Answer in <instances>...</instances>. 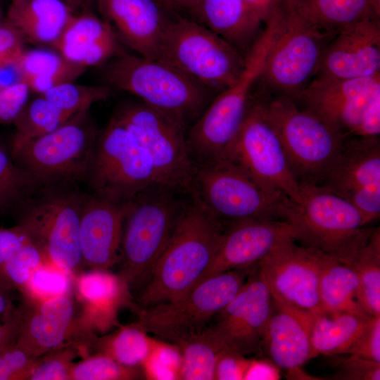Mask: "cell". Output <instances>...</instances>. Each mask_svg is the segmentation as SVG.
<instances>
[{
	"instance_id": "6da1fadb",
	"label": "cell",
	"mask_w": 380,
	"mask_h": 380,
	"mask_svg": "<svg viewBox=\"0 0 380 380\" xmlns=\"http://www.w3.org/2000/svg\"><path fill=\"white\" fill-rule=\"evenodd\" d=\"M227 222L213 217L191 199L139 293V308L175 301L193 289L213 262Z\"/></svg>"
},
{
	"instance_id": "7a4b0ae2",
	"label": "cell",
	"mask_w": 380,
	"mask_h": 380,
	"mask_svg": "<svg viewBox=\"0 0 380 380\" xmlns=\"http://www.w3.org/2000/svg\"><path fill=\"white\" fill-rule=\"evenodd\" d=\"M103 77L109 87L137 96L188 130L215 95L177 67L160 59L122 52L110 59Z\"/></svg>"
},
{
	"instance_id": "3957f363",
	"label": "cell",
	"mask_w": 380,
	"mask_h": 380,
	"mask_svg": "<svg viewBox=\"0 0 380 380\" xmlns=\"http://www.w3.org/2000/svg\"><path fill=\"white\" fill-rule=\"evenodd\" d=\"M187 194L207 213L222 221H286L291 201L284 194L265 188L224 157L194 162Z\"/></svg>"
},
{
	"instance_id": "277c9868",
	"label": "cell",
	"mask_w": 380,
	"mask_h": 380,
	"mask_svg": "<svg viewBox=\"0 0 380 380\" xmlns=\"http://www.w3.org/2000/svg\"><path fill=\"white\" fill-rule=\"evenodd\" d=\"M301 202L291 200L286 220L300 245L351 264L374 229L343 198L319 185L300 186Z\"/></svg>"
},
{
	"instance_id": "5b68a950",
	"label": "cell",
	"mask_w": 380,
	"mask_h": 380,
	"mask_svg": "<svg viewBox=\"0 0 380 380\" xmlns=\"http://www.w3.org/2000/svg\"><path fill=\"white\" fill-rule=\"evenodd\" d=\"M159 184L127 203L119 277L130 292L142 290L165 250L186 203Z\"/></svg>"
},
{
	"instance_id": "8992f818",
	"label": "cell",
	"mask_w": 380,
	"mask_h": 380,
	"mask_svg": "<svg viewBox=\"0 0 380 380\" xmlns=\"http://www.w3.org/2000/svg\"><path fill=\"white\" fill-rule=\"evenodd\" d=\"M73 183L39 187L14 213L46 263L72 275L83 266L79 232L84 196Z\"/></svg>"
},
{
	"instance_id": "52a82bcc",
	"label": "cell",
	"mask_w": 380,
	"mask_h": 380,
	"mask_svg": "<svg viewBox=\"0 0 380 380\" xmlns=\"http://www.w3.org/2000/svg\"><path fill=\"white\" fill-rule=\"evenodd\" d=\"M264 113L298 183L320 185L347 137L293 100L262 92Z\"/></svg>"
},
{
	"instance_id": "ba28073f",
	"label": "cell",
	"mask_w": 380,
	"mask_h": 380,
	"mask_svg": "<svg viewBox=\"0 0 380 380\" xmlns=\"http://www.w3.org/2000/svg\"><path fill=\"white\" fill-rule=\"evenodd\" d=\"M281 13L267 23L245 57L238 80L217 94L198 119L189 127L186 142L194 161L220 157L233 140L247 110L253 85L262 72L276 36Z\"/></svg>"
},
{
	"instance_id": "9c48e42d",
	"label": "cell",
	"mask_w": 380,
	"mask_h": 380,
	"mask_svg": "<svg viewBox=\"0 0 380 380\" xmlns=\"http://www.w3.org/2000/svg\"><path fill=\"white\" fill-rule=\"evenodd\" d=\"M88 111L42 136L13 138L12 157L36 189L84 179L99 134Z\"/></svg>"
},
{
	"instance_id": "30bf717a",
	"label": "cell",
	"mask_w": 380,
	"mask_h": 380,
	"mask_svg": "<svg viewBox=\"0 0 380 380\" xmlns=\"http://www.w3.org/2000/svg\"><path fill=\"white\" fill-rule=\"evenodd\" d=\"M158 59L177 67L215 96L238 80L245 65V57L224 39L185 18L168 19Z\"/></svg>"
},
{
	"instance_id": "8fae6325",
	"label": "cell",
	"mask_w": 380,
	"mask_h": 380,
	"mask_svg": "<svg viewBox=\"0 0 380 380\" xmlns=\"http://www.w3.org/2000/svg\"><path fill=\"white\" fill-rule=\"evenodd\" d=\"M257 264L208 278L175 301L137 308V323L146 333L172 344L199 334L236 295Z\"/></svg>"
},
{
	"instance_id": "7c38bea8",
	"label": "cell",
	"mask_w": 380,
	"mask_h": 380,
	"mask_svg": "<svg viewBox=\"0 0 380 380\" xmlns=\"http://www.w3.org/2000/svg\"><path fill=\"white\" fill-rule=\"evenodd\" d=\"M334 36L298 12L285 8L258 80L265 93L296 101L315 77L324 49Z\"/></svg>"
},
{
	"instance_id": "4fadbf2b",
	"label": "cell",
	"mask_w": 380,
	"mask_h": 380,
	"mask_svg": "<svg viewBox=\"0 0 380 380\" xmlns=\"http://www.w3.org/2000/svg\"><path fill=\"white\" fill-rule=\"evenodd\" d=\"M84 179L94 194L119 203L158 184L149 154L113 115L98 134Z\"/></svg>"
},
{
	"instance_id": "5bb4252c",
	"label": "cell",
	"mask_w": 380,
	"mask_h": 380,
	"mask_svg": "<svg viewBox=\"0 0 380 380\" xmlns=\"http://www.w3.org/2000/svg\"><path fill=\"white\" fill-rule=\"evenodd\" d=\"M113 116L149 154L158 184L187 194L194 165L187 146V129L143 102L123 105Z\"/></svg>"
},
{
	"instance_id": "9a60e30c",
	"label": "cell",
	"mask_w": 380,
	"mask_h": 380,
	"mask_svg": "<svg viewBox=\"0 0 380 380\" xmlns=\"http://www.w3.org/2000/svg\"><path fill=\"white\" fill-rule=\"evenodd\" d=\"M220 157L239 165L265 188L281 192L300 203V186L289 169L281 144L264 113L259 96H251L236 135Z\"/></svg>"
},
{
	"instance_id": "2e32d148",
	"label": "cell",
	"mask_w": 380,
	"mask_h": 380,
	"mask_svg": "<svg viewBox=\"0 0 380 380\" xmlns=\"http://www.w3.org/2000/svg\"><path fill=\"white\" fill-rule=\"evenodd\" d=\"M258 265L275 307L295 314L308 324L314 315L322 313L317 251L290 239Z\"/></svg>"
},
{
	"instance_id": "e0dca14e",
	"label": "cell",
	"mask_w": 380,
	"mask_h": 380,
	"mask_svg": "<svg viewBox=\"0 0 380 380\" xmlns=\"http://www.w3.org/2000/svg\"><path fill=\"white\" fill-rule=\"evenodd\" d=\"M274 308L257 264L236 295L215 315L207 329L225 348L247 357L262 349Z\"/></svg>"
},
{
	"instance_id": "ac0fdd59",
	"label": "cell",
	"mask_w": 380,
	"mask_h": 380,
	"mask_svg": "<svg viewBox=\"0 0 380 380\" xmlns=\"http://www.w3.org/2000/svg\"><path fill=\"white\" fill-rule=\"evenodd\" d=\"M379 95L380 73L353 79L315 76L295 102L348 137Z\"/></svg>"
},
{
	"instance_id": "d6986e66",
	"label": "cell",
	"mask_w": 380,
	"mask_h": 380,
	"mask_svg": "<svg viewBox=\"0 0 380 380\" xmlns=\"http://www.w3.org/2000/svg\"><path fill=\"white\" fill-rule=\"evenodd\" d=\"M290 239H294V230L287 221H227L216 255L196 286L222 272L255 265Z\"/></svg>"
},
{
	"instance_id": "ffe728a7",
	"label": "cell",
	"mask_w": 380,
	"mask_h": 380,
	"mask_svg": "<svg viewBox=\"0 0 380 380\" xmlns=\"http://www.w3.org/2000/svg\"><path fill=\"white\" fill-rule=\"evenodd\" d=\"M380 73V18L339 31L327 44L315 76L353 79Z\"/></svg>"
},
{
	"instance_id": "44dd1931",
	"label": "cell",
	"mask_w": 380,
	"mask_h": 380,
	"mask_svg": "<svg viewBox=\"0 0 380 380\" xmlns=\"http://www.w3.org/2000/svg\"><path fill=\"white\" fill-rule=\"evenodd\" d=\"M128 202L84 194L79 232L83 266L106 270L119 262Z\"/></svg>"
},
{
	"instance_id": "7402d4cb",
	"label": "cell",
	"mask_w": 380,
	"mask_h": 380,
	"mask_svg": "<svg viewBox=\"0 0 380 380\" xmlns=\"http://www.w3.org/2000/svg\"><path fill=\"white\" fill-rule=\"evenodd\" d=\"M101 17L137 55L158 59L168 21L155 0H94Z\"/></svg>"
},
{
	"instance_id": "603a6c76",
	"label": "cell",
	"mask_w": 380,
	"mask_h": 380,
	"mask_svg": "<svg viewBox=\"0 0 380 380\" xmlns=\"http://www.w3.org/2000/svg\"><path fill=\"white\" fill-rule=\"evenodd\" d=\"M23 299L16 343L34 357L64 345L75 315L70 293L42 300Z\"/></svg>"
},
{
	"instance_id": "cb8c5ba5",
	"label": "cell",
	"mask_w": 380,
	"mask_h": 380,
	"mask_svg": "<svg viewBox=\"0 0 380 380\" xmlns=\"http://www.w3.org/2000/svg\"><path fill=\"white\" fill-rule=\"evenodd\" d=\"M53 47L65 60L85 68L123 52L113 27L89 8L73 14Z\"/></svg>"
},
{
	"instance_id": "d4e9b609",
	"label": "cell",
	"mask_w": 380,
	"mask_h": 380,
	"mask_svg": "<svg viewBox=\"0 0 380 380\" xmlns=\"http://www.w3.org/2000/svg\"><path fill=\"white\" fill-rule=\"evenodd\" d=\"M319 186L346 200L357 189L380 186L379 138L347 137Z\"/></svg>"
},
{
	"instance_id": "484cf974",
	"label": "cell",
	"mask_w": 380,
	"mask_h": 380,
	"mask_svg": "<svg viewBox=\"0 0 380 380\" xmlns=\"http://www.w3.org/2000/svg\"><path fill=\"white\" fill-rule=\"evenodd\" d=\"M271 362L291 374L316 357L309 324L295 314L274 306L269 319L262 343Z\"/></svg>"
},
{
	"instance_id": "4316f807",
	"label": "cell",
	"mask_w": 380,
	"mask_h": 380,
	"mask_svg": "<svg viewBox=\"0 0 380 380\" xmlns=\"http://www.w3.org/2000/svg\"><path fill=\"white\" fill-rule=\"evenodd\" d=\"M191 12L244 57L261 33L263 23L244 0H201Z\"/></svg>"
},
{
	"instance_id": "83f0119b",
	"label": "cell",
	"mask_w": 380,
	"mask_h": 380,
	"mask_svg": "<svg viewBox=\"0 0 380 380\" xmlns=\"http://www.w3.org/2000/svg\"><path fill=\"white\" fill-rule=\"evenodd\" d=\"M75 12L65 0H11L5 18L25 40L53 47Z\"/></svg>"
},
{
	"instance_id": "f1b7e54d",
	"label": "cell",
	"mask_w": 380,
	"mask_h": 380,
	"mask_svg": "<svg viewBox=\"0 0 380 380\" xmlns=\"http://www.w3.org/2000/svg\"><path fill=\"white\" fill-rule=\"evenodd\" d=\"M317 255L322 312L368 315L362 304L358 277L352 265L319 252Z\"/></svg>"
},
{
	"instance_id": "f546056e",
	"label": "cell",
	"mask_w": 380,
	"mask_h": 380,
	"mask_svg": "<svg viewBox=\"0 0 380 380\" xmlns=\"http://www.w3.org/2000/svg\"><path fill=\"white\" fill-rule=\"evenodd\" d=\"M77 294L90 318L107 327L115 320L118 307L129 300L130 291L124 281L106 270H91L75 279Z\"/></svg>"
},
{
	"instance_id": "4dcf8cb0",
	"label": "cell",
	"mask_w": 380,
	"mask_h": 380,
	"mask_svg": "<svg viewBox=\"0 0 380 380\" xmlns=\"http://www.w3.org/2000/svg\"><path fill=\"white\" fill-rule=\"evenodd\" d=\"M370 316L349 312L314 315L309 323V332L316 356L347 354Z\"/></svg>"
},
{
	"instance_id": "1f68e13d",
	"label": "cell",
	"mask_w": 380,
	"mask_h": 380,
	"mask_svg": "<svg viewBox=\"0 0 380 380\" xmlns=\"http://www.w3.org/2000/svg\"><path fill=\"white\" fill-rule=\"evenodd\" d=\"M296 11L318 27L336 35L364 19L380 18V0H311Z\"/></svg>"
},
{
	"instance_id": "d6a6232c",
	"label": "cell",
	"mask_w": 380,
	"mask_h": 380,
	"mask_svg": "<svg viewBox=\"0 0 380 380\" xmlns=\"http://www.w3.org/2000/svg\"><path fill=\"white\" fill-rule=\"evenodd\" d=\"M20 63L24 82L40 95L57 84L72 82L86 70L68 61L58 52L44 49L25 50Z\"/></svg>"
},
{
	"instance_id": "836d02e7",
	"label": "cell",
	"mask_w": 380,
	"mask_h": 380,
	"mask_svg": "<svg viewBox=\"0 0 380 380\" xmlns=\"http://www.w3.org/2000/svg\"><path fill=\"white\" fill-rule=\"evenodd\" d=\"M174 345L181 355L179 379L214 380L217 360L226 348L208 329Z\"/></svg>"
},
{
	"instance_id": "e575fe53",
	"label": "cell",
	"mask_w": 380,
	"mask_h": 380,
	"mask_svg": "<svg viewBox=\"0 0 380 380\" xmlns=\"http://www.w3.org/2000/svg\"><path fill=\"white\" fill-rule=\"evenodd\" d=\"M157 339L152 338L137 322L121 327L97 342L99 353L129 367H141L153 351Z\"/></svg>"
},
{
	"instance_id": "d590c367",
	"label": "cell",
	"mask_w": 380,
	"mask_h": 380,
	"mask_svg": "<svg viewBox=\"0 0 380 380\" xmlns=\"http://www.w3.org/2000/svg\"><path fill=\"white\" fill-rule=\"evenodd\" d=\"M360 283V298L365 312L380 316V230L374 229L366 245L350 264Z\"/></svg>"
},
{
	"instance_id": "8d00e7d4",
	"label": "cell",
	"mask_w": 380,
	"mask_h": 380,
	"mask_svg": "<svg viewBox=\"0 0 380 380\" xmlns=\"http://www.w3.org/2000/svg\"><path fill=\"white\" fill-rule=\"evenodd\" d=\"M73 115L58 108L44 96L27 101L13 124L15 127V139H32L48 134Z\"/></svg>"
},
{
	"instance_id": "74e56055",
	"label": "cell",
	"mask_w": 380,
	"mask_h": 380,
	"mask_svg": "<svg viewBox=\"0 0 380 380\" xmlns=\"http://www.w3.org/2000/svg\"><path fill=\"white\" fill-rule=\"evenodd\" d=\"M35 189L0 139V213H15Z\"/></svg>"
},
{
	"instance_id": "f35d334b",
	"label": "cell",
	"mask_w": 380,
	"mask_h": 380,
	"mask_svg": "<svg viewBox=\"0 0 380 380\" xmlns=\"http://www.w3.org/2000/svg\"><path fill=\"white\" fill-rule=\"evenodd\" d=\"M110 94L108 86H89L63 82L41 94L58 108L75 115L88 111L95 103L106 100Z\"/></svg>"
},
{
	"instance_id": "ab89813d",
	"label": "cell",
	"mask_w": 380,
	"mask_h": 380,
	"mask_svg": "<svg viewBox=\"0 0 380 380\" xmlns=\"http://www.w3.org/2000/svg\"><path fill=\"white\" fill-rule=\"evenodd\" d=\"M139 367L124 366L99 353L72 365L70 380H127L141 379Z\"/></svg>"
},
{
	"instance_id": "60d3db41",
	"label": "cell",
	"mask_w": 380,
	"mask_h": 380,
	"mask_svg": "<svg viewBox=\"0 0 380 380\" xmlns=\"http://www.w3.org/2000/svg\"><path fill=\"white\" fill-rule=\"evenodd\" d=\"M72 277L71 274L46 263L32 273L20 293L23 298L37 300L69 294Z\"/></svg>"
},
{
	"instance_id": "b9f144b4",
	"label": "cell",
	"mask_w": 380,
	"mask_h": 380,
	"mask_svg": "<svg viewBox=\"0 0 380 380\" xmlns=\"http://www.w3.org/2000/svg\"><path fill=\"white\" fill-rule=\"evenodd\" d=\"M46 263L41 250L29 241L6 262L0 272V279L20 293L32 273Z\"/></svg>"
},
{
	"instance_id": "7bdbcfd3",
	"label": "cell",
	"mask_w": 380,
	"mask_h": 380,
	"mask_svg": "<svg viewBox=\"0 0 380 380\" xmlns=\"http://www.w3.org/2000/svg\"><path fill=\"white\" fill-rule=\"evenodd\" d=\"M39 358L29 380H70L77 346L69 344L53 349Z\"/></svg>"
},
{
	"instance_id": "ee69618b",
	"label": "cell",
	"mask_w": 380,
	"mask_h": 380,
	"mask_svg": "<svg viewBox=\"0 0 380 380\" xmlns=\"http://www.w3.org/2000/svg\"><path fill=\"white\" fill-rule=\"evenodd\" d=\"M39 360L21 348L15 340L0 349V380H29Z\"/></svg>"
},
{
	"instance_id": "f6af8a7d",
	"label": "cell",
	"mask_w": 380,
	"mask_h": 380,
	"mask_svg": "<svg viewBox=\"0 0 380 380\" xmlns=\"http://www.w3.org/2000/svg\"><path fill=\"white\" fill-rule=\"evenodd\" d=\"M334 355L333 379L344 380H379L380 363L365 359L357 355Z\"/></svg>"
},
{
	"instance_id": "bcb514c9",
	"label": "cell",
	"mask_w": 380,
	"mask_h": 380,
	"mask_svg": "<svg viewBox=\"0 0 380 380\" xmlns=\"http://www.w3.org/2000/svg\"><path fill=\"white\" fill-rule=\"evenodd\" d=\"M30 90L25 82L0 89V125L15 121L28 101Z\"/></svg>"
},
{
	"instance_id": "7dc6e473",
	"label": "cell",
	"mask_w": 380,
	"mask_h": 380,
	"mask_svg": "<svg viewBox=\"0 0 380 380\" xmlns=\"http://www.w3.org/2000/svg\"><path fill=\"white\" fill-rule=\"evenodd\" d=\"M347 354L357 355L380 363V316H370L366 327Z\"/></svg>"
},
{
	"instance_id": "c3c4849f",
	"label": "cell",
	"mask_w": 380,
	"mask_h": 380,
	"mask_svg": "<svg viewBox=\"0 0 380 380\" xmlns=\"http://www.w3.org/2000/svg\"><path fill=\"white\" fill-rule=\"evenodd\" d=\"M251 360L224 348L217 360L214 380H243Z\"/></svg>"
},
{
	"instance_id": "681fc988",
	"label": "cell",
	"mask_w": 380,
	"mask_h": 380,
	"mask_svg": "<svg viewBox=\"0 0 380 380\" xmlns=\"http://www.w3.org/2000/svg\"><path fill=\"white\" fill-rule=\"evenodd\" d=\"M371 223L380 215V186H371L355 191L346 199Z\"/></svg>"
},
{
	"instance_id": "f907efd6",
	"label": "cell",
	"mask_w": 380,
	"mask_h": 380,
	"mask_svg": "<svg viewBox=\"0 0 380 380\" xmlns=\"http://www.w3.org/2000/svg\"><path fill=\"white\" fill-rule=\"evenodd\" d=\"M25 39L21 32L6 18L0 23V61L19 58Z\"/></svg>"
},
{
	"instance_id": "816d5d0a",
	"label": "cell",
	"mask_w": 380,
	"mask_h": 380,
	"mask_svg": "<svg viewBox=\"0 0 380 380\" xmlns=\"http://www.w3.org/2000/svg\"><path fill=\"white\" fill-rule=\"evenodd\" d=\"M29 241L27 233L18 224L12 227L0 228V272L14 253Z\"/></svg>"
},
{
	"instance_id": "f5cc1de1",
	"label": "cell",
	"mask_w": 380,
	"mask_h": 380,
	"mask_svg": "<svg viewBox=\"0 0 380 380\" xmlns=\"http://www.w3.org/2000/svg\"><path fill=\"white\" fill-rule=\"evenodd\" d=\"M380 134V95L369 104L357 125L348 137H377Z\"/></svg>"
},
{
	"instance_id": "db71d44e",
	"label": "cell",
	"mask_w": 380,
	"mask_h": 380,
	"mask_svg": "<svg viewBox=\"0 0 380 380\" xmlns=\"http://www.w3.org/2000/svg\"><path fill=\"white\" fill-rule=\"evenodd\" d=\"M279 379V368L272 362L251 360L243 380H275Z\"/></svg>"
},
{
	"instance_id": "11a10c76",
	"label": "cell",
	"mask_w": 380,
	"mask_h": 380,
	"mask_svg": "<svg viewBox=\"0 0 380 380\" xmlns=\"http://www.w3.org/2000/svg\"><path fill=\"white\" fill-rule=\"evenodd\" d=\"M253 13L263 23L285 8L283 0H244Z\"/></svg>"
},
{
	"instance_id": "9f6ffc18",
	"label": "cell",
	"mask_w": 380,
	"mask_h": 380,
	"mask_svg": "<svg viewBox=\"0 0 380 380\" xmlns=\"http://www.w3.org/2000/svg\"><path fill=\"white\" fill-rule=\"evenodd\" d=\"M20 56L15 59L0 61V89L25 82Z\"/></svg>"
},
{
	"instance_id": "6f0895ef",
	"label": "cell",
	"mask_w": 380,
	"mask_h": 380,
	"mask_svg": "<svg viewBox=\"0 0 380 380\" xmlns=\"http://www.w3.org/2000/svg\"><path fill=\"white\" fill-rule=\"evenodd\" d=\"M3 323L0 324V349L16 338L20 319V308L15 307L3 317Z\"/></svg>"
},
{
	"instance_id": "680465c9",
	"label": "cell",
	"mask_w": 380,
	"mask_h": 380,
	"mask_svg": "<svg viewBox=\"0 0 380 380\" xmlns=\"http://www.w3.org/2000/svg\"><path fill=\"white\" fill-rule=\"evenodd\" d=\"M13 289L0 279V315L10 312L14 306Z\"/></svg>"
},
{
	"instance_id": "91938a15",
	"label": "cell",
	"mask_w": 380,
	"mask_h": 380,
	"mask_svg": "<svg viewBox=\"0 0 380 380\" xmlns=\"http://www.w3.org/2000/svg\"><path fill=\"white\" fill-rule=\"evenodd\" d=\"M201 0H170L174 8H184L193 11Z\"/></svg>"
},
{
	"instance_id": "94428289",
	"label": "cell",
	"mask_w": 380,
	"mask_h": 380,
	"mask_svg": "<svg viewBox=\"0 0 380 380\" xmlns=\"http://www.w3.org/2000/svg\"><path fill=\"white\" fill-rule=\"evenodd\" d=\"M311 0H283L286 9L298 11L307 5Z\"/></svg>"
},
{
	"instance_id": "6125c7cd",
	"label": "cell",
	"mask_w": 380,
	"mask_h": 380,
	"mask_svg": "<svg viewBox=\"0 0 380 380\" xmlns=\"http://www.w3.org/2000/svg\"><path fill=\"white\" fill-rule=\"evenodd\" d=\"M77 12L89 8L88 6L92 0H65Z\"/></svg>"
},
{
	"instance_id": "be15d7a7",
	"label": "cell",
	"mask_w": 380,
	"mask_h": 380,
	"mask_svg": "<svg viewBox=\"0 0 380 380\" xmlns=\"http://www.w3.org/2000/svg\"><path fill=\"white\" fill-rule=\"evenodd\" d=\"M165 9L172 10L175 9L170 0H155Z\"/></svg>"
},
{
	"instance_id": "e7e4bbea",
	"label": "cell",
	"mask_w": 380,
	"mask_h": 380,
	"mask_svg": "<svg viewBox=\"0 0 380 380\" xmlns=\"http://www.w3.org/2000/svg\"><path fill=\"white\" fill-rule=\"evenodd\" d=\"M4 18H5L4 16L3 6H2L1 1L0 0V23L2 22L4 20Z\"/></svg>"
}]
</instances>
